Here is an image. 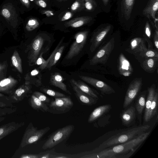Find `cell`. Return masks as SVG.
I'll return each instance as SVG.
<instances>
[{
  "label": "cell",
  "mask_w": 158,
  "mask_h": 158,
  "mask_svg": "<svg viewBox=\"0 0 158 158\" xmlns=\"http://www.w3.org/2000/svg\"><path fill=\"white\" fill-rule=\"evenodd\" d=\"M150 132H145L128 141L101 149L97 153L89 155L86 157L129 158L138 149L148 137Z\"/></svg>",
  "instance_id": "1"
},
{
  "label": "cell",
  "mask_w": 158,
  "mask_h": 158,
  "mask_svg": "<svg viewBox=\"0 0 158 158\" xmlns=\"http://www.w3.org/2000/svg\"><path fill=\"white\" fill-rule=\"evenodd\" d=\"M150 127V125L146 124L135 127L119 133L104 141L99 145L98 148L101 150L128 141L145 132Z\"/></svg>",
  "instance_id": "2"
},
{
  "label": "cell",
  "mask_w": 158,
  "mask_h": 158,
  "mask_svg": "<svg viewBox=\"0 0 158 158\" xmlns=\"http://www.w3.org/2000/svg\"><path fill=\"white\" fill-rule=\"evenodd\" d=\"M74 128L73 125H69L53 132L48 136L43 145L42 149L45 150L52 148L68 139L73 131Z\"/></svg>",
  "instance_id": "3"
},
{
  "label": "cell",
  "mask_w": 158,
  "mask_h": 158,
  "mask_svg": "<svg viewBox=\"0 0 158 158\" xmlns=\"http://www.w3.org/2000/svg\"><path fill=\"white\" fill-rule=\"evenodd\" d=\"M73 106V102L69 97L54 98L48 105L49 112L54 114H64L69 112Z\"/></svg>",
  "instance_id": "4"
},
{
  "label": "cell",
  "mask_w": 158,
  "mask_h": 158,
  "mask_svg": "<svg viewBox=\"0 0 158 158\" xmlns=\"http://www.w3.org/2000/svg\"><path fill=\"white\" fill-rule=\"evenodd\" d=\"M114 39L112 38L98 50L90 60V64L94 65L98 64H105L114 49Z\"/></svg>",
  "instance_id": "5"
},
{
  "label": "cell",
  "mask_w": 158,
  "mask_h": 158,
  "mask_svg": "<svg viewBox=\"0 0 158 158\" xmlns=\"http://www.w3.org/2000/svg\"><path fill=\"white\" fill-rule=\"evenodd\" d=\"M88 31H85L77 33L74 37V41L71 45L65 58L70 59L77 55L82 50L86 43Z\"/></svg>",
  "instance_id": "6"
},
{
  "label": "cell",
  "mask_w": 158,
  "mask_h": 158,
  "mask_svg": "<svg viewBox=\"0 0 158 158\" xmlns=\"http://www.w3.org/2000/svg\"><path fill=\"white\" fill-rule=\"evenodd\" d=\"M141 78H135L130 84L127 91L123 103L125 108L129 105L135 98L142 85Z\"/></svg>",
  "instance_id": "7"
},
{
  "label": "cell",
  "mask_w": 158,
  "mask_h": 158,
  "mask_svg": "<svg viewBox=\"0 0 158 158\" xmlns=\"http://www.w3.org/2000/svg\"><path fill=\"white\" fill-rule=\"evenodd\" d=\"M79 77L83 81L100 91L102 94H110L115 92L112 87L102 81L87 76L80 75Z\"/></svg>",
  "instance_id": "8"
},
{
  "label": "cell",
  "mask_w": 158,
  "mask_h": 158,
  "mask_svg": "<svg viewBox=\"0 0 158 158\" xmlns=\"http://www.w3.org/2000/svg\"><path fill=\"white\" fill-rule=\"evenodd\" d=\"M111 28V26L108 25L101 28L94 34L91 40L90 48L91 52H94L104 40Z\"/></svg>",
  "instance_id": "9"
},
{
  "label": "cell",
  "mask_w": 158,
  "mask_h": 158,
  "mask_svg": "<svg viewBox=\"0 0 158 158\" xmlns=\"http://www.w3.org/2000/svg\"><path fill=\"white\" fill-rule=\"evenodd\" d=\"M44 39L41 36H37L32 42L29 57V63L35 64L36 60L40 54L41 50L44 43Z\"/></svg>",
  "instance_id": "10"
},
{
  "label": "cell",
  "mask_w": 158,
  "mask_h": 158,
  "mask_svg": "<svg viewBox=\"0 0 158 158\" xmlns=\"http://www.w3.org/2000/svg\"><path fill=\"white\" fill-rule=\"evenodd\" d=\"M76 97L82 105L91 106L97 103L98 99L91 97L81 91L76 86L71 83Z\"/></svg>",
  "instance_id": "11"
},
{
  "label": "cell",
  "mask_w": 158,
  "mask_h": 158,
  "mask_svg": "<svg viewBox=\"0 0 158 158\" xmlns=\"http://www.w3.org/2000/svg\"><path fill=\"white\" fill-rule=\"evenodd\" d=\"M136 116L135 109L131 106L125 110L121 113L120 118L122 124L126 127H130L133 125Z\"/></svg>",
  "instance_id": "12"
},
{
  "label": "cell",
  "mask_w": 158,
  "mask_h": 158,
  "mask_svg": "<svg viewBox=\"0 0 158 158\" xmlns=\"http://www.w3.org/2000/svg\"><path fill=\"white\" fill-rule=\"evenodd\" d=\"M158 10V0H149L143 11V14L150 20V18L158 21L155 18V15Z\"/></svg>",
  "instance_id": "13"
},
{
  "label": "cell",
  "mask_w": 158,
  "mask_h": 158,
  "mask_svg": "<svg viewBox=\"0 0 158 158\" xmlns=\"http://www.w3.org/2000/svg\"><path fill=\"white\" fill-rule=\"evenodd\" d=\"M110 105L107 104L100 106L95 108L89 115L88 119L89 123H92L97 120L111 109Z\"/></svg>",
  "instance_id": "14"
},
{
  "label": "cell",
  "mask_w": 158,
  "mask_h": 158,
  "mask_svg": "<svg viewBox=\"0 0 158 158\" xmlns=\"http://www.w3.org/2000/svg\"><path fill=\"white\" fill-rule=\"evenodd\" d=\"M156 91V86L154 84H153L148 89V93L146 101L144 115V121L145 123L150 121L149 114L150 108Z\"/></svg>",
  "instance_id": "15"
},
{
  "label": "cell",
  "mask_w": 158,
  "mask_h": 158,
  "mask_svg": "<svg viewBox=\"0 0 158 158\" xmlns=\"http://www.w3.org/2000/svg\"><path fill=\"white\" fill-rule=\"evenodd\" d=\"M64 79L59 73H55L52 75L50 78V83L52 85L57 87L69 94L71 93L69 91L66 85L63 82Z\"/></svg>",
  "instance_id": "16"
},
{
  "label": "cell",
  "mask_w": 158,
  "mask_h": 158,
  "mask_svg": "<svg viewBox=\"0 0 158 158\" xmlns=\"http://www.w3.org/2000/svg\"><path fill=\"white\" fill-rule=\"evenodd\" d=\"M146 91H144L140 94L137 98L135 106L136 116L140 124L141 123L142 116L145 107Z\"/></svg>",
  "instance_id": "17"
},
{
  "label": "cell",
  "mask_w": 158,
  "mask_h": 158,
  "mask_svg": "<svg viewBox=\"0 0 158 158\" xmlns=\"http://www.w3.org/2000/svg\"><path fill=\"white\" fill-rule=\"evenodd\" d=\"M70 81L71 83L75 85L82 92L98 99V93L84 83L80 81H76L73 79H71Z\"/></svg>",
  "instance_id": "18"
},
{
  "label": "cell",
  "mask_w": 158,
  "mask_h": 158,
  "mask_svg": "<svg viewBox=\"0 0 158 158\" xmlns=\"http://www.w3.org/2000/svg\"><path fill=\"white\" fill-rule=\"evenodd\" d=\"M118 69L121 74L125 76L130 75L132 71L130 62L122 53L119 57Z\"/></svg>",
  "instance_id": "19"
},
{
  "label": "cell",
  "mask_w": 158,
  "mask_h": 158,
  "mask_svg": "<svg viewBox=\"0 0 158 158\" xmlns=\"http://www.w3.org/2000/svg\"><path fill=\"white\" fill-rule=\"evenodd\" d=\"M92 19L91 17L83 16L74 18L65 23L64 25L66 27L77 28L86 24Z\"/></svg>",
  "instance_id": "20"
},
{
  "label": "cell",
  "mask_w": 158,
  "mask_h": 158,
  "mask_svg": "<svg viewBox=\"0 0 158 158\" xmlns=\"http://www.w3.org/2000/svg\"><path fill=\"white\" fill-rule=\"evenodd\" d=\"M130 48L134 53L140 52L147 49L143 39L140 37L135 38L131 40Z\"/></svg>",
  "instance_id": "21"
},
{
  "label": "cell",
  "mask_w": 158,
  "mask_h": 158,
  "mask_svg": "<svg viewBox=\"0 0 158 158\" xmlns=\"http://www.w3.org/2000/svg\"><path fill=\"white\" fill-rule=\"evenodd\" d=\"M135 0H122V10L125 18L129 19L131 17Z\"/></svg>",
  "instance_id": "22"
},
{
  "label": "cell",
  "mask_w": 158,
  "mask_h": 158,
  "mask_svg": "<svg viewBox=\"0 0 158 158\" xmlns=\"http://www.w3.org/2000/svg\"><path fill=\"white\" fill-rule=\"evenodd\" d=\"M31 101L32 106L35 110L43 112H49L48 105L40 101L34 94L31 96Z\"/></svg>",
  "instance_id": "23"
},
{
  "label": "cell",
  "mask_w": 158,
  "mask_h": 158,
  "mask_svg": "<svg viewBox=\"0 0 158 158\" xmlns=\"http://www.w3.org/2000/svg\"><path fill=\"white\" fill-rule=\"evenodd\" d=\"M158 61V58H146L143 63V69L147 72H153L157 66Z\"/></svg>",
  "instance_id": "24"
},
{
  "label": "cell",
  "mask_w": 158,
  "mask_h": 158,
  "mask_svg": "<svg viewBox=\"0 0 158 158\" xmlns=\"http://www.w3.org/2000/svg\"><path fill=\"white\" fill-rule=\"evenodd\" d=\"M13 65L21 73H23L22 63L21 59L18 52L15 50L11 57Z\"/></svg>",
  "instance_id": "25"
},
{
  "label": "cell",
  "mask_w": 158,
  "mask_h": 158,
  "mask_svg": "<svg viewBox=\"0 0 158 158\" xmlns=\"http://www.w3.org/2000/svg\"><path fill=\"white\" fill-rule=\"evenodd\" d=\"M30 75L32 80V82L34 85L37 87L41 85L42 75L38 70L35 69L32 70L31 72Z\"/></svg>",
  "instance_id": "26"
},
{
  "label": "cell",
  "mask_w": 158,
  "mask_h": 158,
  "mask_svg": "<svg viewBox=\"0 0 158 158\" xmlns=\"http://www.w3.org/2000/svg\"><path fill=\"white\" fill-rule=\"evenodd\" d=\"M64 48V46L59 47L54 54L46 68H50L55 65L60 59Z\"/></svg>",
  "instance_id": "27"
},
{
  "label": "cell",
  "mask_w": 158,
  "mask_h": 158,
  "mask_svg": "<svg viewBox=\"0 0 158 158\" xmlns=\"http://www.w3.org/2000/svg\"><path fill=\"white\" fill-rule=\"evenodd\" d=\"M158 105V94L157 92L155 93L150 108L149 120H150L157 113Z\"/></svg>",
  "instance_id": "28"
},
{
  "label": "cell",
  "mask_w": 158,
  "mask_h": 158,
  "mask_svg": "<svg viewBox=\"0 0 158 158\" xmlns=\"http://www.w3.org/2000/svg\"><path fill=\"white\" fill-rule=\"evenodd\" d=\"M85 9V0H76L71 7V11L74 13L81 11Z\"/></svg>",
  "instance_id": "29"
},
{
  "label": "cell",
  "mask_w": 158,
  "mask_h": 158,
  "mask_svg": "<svg viewBox=\"0 0 158 158\" xmlns=\"http://www.w3.org/2000/svg\"><path fill=\"white\" fill-rule=\"evenodd\" d=\"M140 53L141 56L146 58H158V51L154 49H147Z\"/></svg>",
  "instance_id": "30"
},
{
  "label": "cell",
  "mask_w": 158,
  "mask_h": 158,
  "mask_svg": "<svg viewBox=\"0 0 158 158\" xmlns=\"http://www.w3.org/2000/svg\"><path fill=\"white\" fill-rule=\"evenodd\" d=\"M41 91L48 95L54 98L64 97L68 96L62 93L48 88H42Z\"/></svg>",
  "instance_id": "31"
},
{
  "label": "cell",
  "mask_w": 158,
  "mask_h": 158,
  "mask_svg": "<svg viewBox=\"0 0 158 158\" xmlns=\"http://www.w3.org/2000/svg\"><path fill=\"white\" fill-rule=\"evenodd\" d=\"M39 23L36 19L32 18L27 21L26 28L28 31H31L37 28L39 26Z\"/></svg>",
  "instance_id": "32"
},
{
  "label": "cell",
  "mask_w": 158,
  "mask_h": 158,
  "mask_svg": "<svg viewBox=\"0 0 158 158\" xmlns=\"http://www.w3.org/2000/svg\"><path fill=\"white\" fill-rule=\"evenodd\" d=\"M38 98L42 102L46 103L48 105L50 103L51 99L43 93L39 92H35L33 94Z\"/></svg>",
  "instance_id": "33"
},
{
  "label": "cell",
  "mask_w": 158,
  "mask_h": 158,
  "mask_svg": "<svg viewBox=\"0 0 158 158\" xmlns=\"http://www.w3.org/2000/svg\"><path fill=\"white\" fill-rule=\"evenodd\" d=\"M97 4L94 0H85V8L87 11H94L96 7Z\"/></svg>",
  "instance_id": "34"
},
{
  "label": "cell",
  "mask_w": 158,
  "mask_h": 158,
  "mask_svg": "<svg viewBox=\"0 0 158 158\" xmlns=\"http://www.w3.org/2000/svg\"><path fill=\"white\" fill-rule=\"evenodd\" d=\"M63 40H61L60 41L58 44L56 46V47L55 49L53 51L51 55L50 56L49 58L47 60H46L44 64L41 66L39 67V68L41 70H43L46 69L47 65L50 61L51 59H52L55 52H56V51L58 48L60 47V46Z\"/></svg>",
  "instance_id": "35"
},
{
  "label": "cell",
  "mask_w": 158,
  "mask_h": 158,
  "mask_svg": "<svg viewBox=\"0 0 158 158\" xmlns=\"http://www.w3.org/2000/svg\"><path fill=\"white\" fill-rule=\"evenodd\" d=\"M43 52L40 54L35 62V64L39 65V67L43 65L46 61L43 57Z\"/></svg>",
  "instance_id": "36"
},
{
  "label": "cell",
  "mask_w": 158,
  "mask_h": 158,
  "mask_svg": "<svg viewBox=\"0 0 158 158\" xmlns=\"http://www.w3.org/2000/svg\"><path fill=\"white\" fill-rule=\"evenodd\" d=\"M145 33L147 37L149 39H150L151 35V31L149 24L148 21L146 22L145 25Z\"/></svg>",
  "instance_id": "37"
},
{
  "label": "cell",
  "mask_w": 158,
  "mask_h": 158,
  "mask_svg": "<svg viewBox=\"0 0 158 158\" xmlns=\"http://www.w3.org/2000/svg\"><path fill=\"white\" fill-rule=\"evenodd\" d=\"M2 15L6 19H9L11 16V12L10 10L7 8H4L1 11Z\"/></svg>",
  "instance_id": "38"
},
{
  "label": "cell",
  "mask_w": 158,
  "mask_h": 158,
  "mask_svg": "<svg viewBox=\"0 0 158 158\" xmlns=\"http://www.w3.org/2000/svg\"><path fill=\"white\" fill-rule=\"evenodd\" d=\"M154 44L155 47L156 49V50H158V28H156L154 32Z\"/></svg>",
  "instance_id": "39"
},
{
  "label": "cell",
  "mask_w": 158,
  "mask_h": 158,
  "mask_svg": "<svg viewBox=\"0 0 158 158\" xmlns=\"http://www.w3.org/2000/svg\"><path fill=\"white\" fill-rule=\"evenodd\" d=\"M73 15L72 12L70 11L66 12L61 18L60 21H63L68 20L71 18Z\"/></svg>",
  "instance_id": "40"
},
{
  "label": "cell",
  "mask_w": 158,
  "mask_h": 158,
  "mask_svg": "<svg viewBox=\"0 0 158 158\" xmlns=\"http://www.w3.org/2000/svg\"><path fill=\"white\" fill-rule=\"evenodd\" d=\"M30 88L29 86L28 85H27L24 88H19L16 90L15 91V93L17 94V96H20L25 92L26 89Z\"/></svg>",
  "instance_id": "41"
},
{
  "label": "cell",
  "mask_w": 158,
  "mask_h": 158,
  "mask_svg": "<svg viewBox=\"0 0 158 158\" xmlns=\"http://www.w3.org/2000/svg\"><path fill=\"white\" fill-rule=\"evenodd\" d=\"M35 2L37 5L42 8H44L47 6L46 3L43 0H37Z\"/></svg>",
  "instance_id": "42"
},
{
  "label": "cell",
  "mask_w": 158,
  "mask_h": 158,
  "mask_svg": "<svg viewBox=\"0 0 158 158\" xmlns=\"http://www.w3.org/2000/svg\"><path fill=\"white\" fill-rule=\"evenodd\" d=\"M40 158H52V155L50 152H48L40 153Z\"/></svg>",
  "instance_id": "43"
},
{
  "label": "cell",
  "mask_w": 158,
  "mask_h": 158,
  "mask_svg": "<svg viewBox=\"0 0 158 158\" xmlns=\"http://www.w3.org/2000/svg\"><path fill=\"white\" fill-rule=\"evenodd\" d=\"M21 2L27 8H29L30 3L29 0H20Z\"/></svg>",
  "instance_id": "44"
},
{
  "label": "cell",
  "mask_w": 158,
  "mask_h": 158,
  "mask_svg": "<svg viewBox=\"0 0 158 158\" xmlns=\"http://www.w3.org/2000/svg\"><path fill=\"white\" fill-rule=\"evenodd\" d=\"M43 14H45L47 16H51L54 15V14L53 12L51 10H45L43 11Z\"/></svg>",
  "instance_id": "45"
},
{
  "label": "cell",
  "mask_w": 158,
  "mask_h": 158,
  "mask_svg": "<svg viewBox=\"0 0 158 158\" xmlns=\"http://www.w3.org/2000/svg\"><path fill=\"white\" fill-rule=\"evenodd\" d=\"M69 157L66 156L64 155L56 156H55L53 157V158H67Z\"/></svg>",
  "instance_id": "46"
},
{
  "label": "cell",
  "mask_w": 158,
  "mask_h": 158,
  "mask_svg": "<svg viewBox=\"0 0 158 158\" xmlns=\"http://www.w3.org/2000/svg\"><path fill=\"white\" fill-rule=\"evenodd\" d=\"M5 68V65L0 64V73H1L2 71Z\"/></svg>",
  "instance_id": "47"
},
{
  "label": "cell",
  "mask_w": 158,
  "mask_h": 158,
  "mask_svg": "<svg viewBox=\"0 0 158 158\" xmlns=\"http://www.w3.org/2000/svg\"><path fill=\"white\" fill-rule=\"evenodd\" d=\"M109 0H102L103 4L105 5H106L108 3Z\"/></svg>",
  "instance_id": "48"
},
{
  "label": "cell",
  "mask_w": 158,
  "mask_h": 158,
  "mask_svg": "<svg viewBox=\"0 0 158 158\" xmlns=\"http://www.w3.org/2000/svg\"><path fill=\"white\" fill-rule=\"evenodd\" d=\"M3 132V130L2 128H0V135H1Z\"/></svg>",
  "instance_id": "49"
},
{
  "label": "cell",
  "mask_w": 158,
  "mask_h": 158,
  "mask_svg": "<svg viewBox=\"0 0 158 158\" xmlns=\"http://www.w3.org/2000/svg\"><path fill=\"white\" fill-rule=\"evenodd\" d=\"M57 0L59 1H63V0Z\"/></svg>",
  "instance_id": "50"
},
{
  "label": "cell",
  "mask_w": 158,
  "mask_h": 158,
  "mask_svg": "<svg viewBox=\"0 0 158 158\" xmlns=\"http://www.w3.org/2000/svg\"><path fill=\"white\" fill-rule=\"evenodd\" d=\"M31 0V1H33V0Z\"/></svg>",
  "instance_id": "51"
}]
</instances>
